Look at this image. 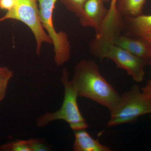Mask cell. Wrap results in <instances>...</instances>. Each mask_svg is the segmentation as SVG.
I'll use <instances>...</instances> for the list:
<instances>
[{
    "label": "cell",
    "instance_id": "cell-10",
    "mask_svg": "<svg viewBox=\"0 0 151 151\" xmlns=\"http://www.w3.org/2000/svg\"><path fill=\"white\" fill-rule=\"evenodd\" d=\"M75 151H111L108 146L102 145L99 140L92 137L85 130L75 132L73 144Z\"/></svg>",
    "mask_w": 151,
    "mask_h": 151
},
{
    "label": "cell",
    "instance_id": "cell-20",
    "mask_svg": "<svg viewBox=\"0 0 151 151\" xmlns=\"http://www.w3.org/2000/svg\"><path fill=\"white\" fill-rule=\"evenodd\" d=\"M142 37L144 38L145 39L148 41L151 44V31L142 36Z\"/></svg>",
    "mask_w": 151,
    "mask_h": 151
},
{
    "label": "cell",
    "instance_id": "cell-5",
    "mask_svg": "<svg viewBox=\"0 0 151 151\" xmlns=\"http://www.w3.org/2000/svg\"><path fill=\"white\" fill-rule=\"evenodd\" d=\"M37 2V0H17L14 7L0 18V22L12 19L27 25L35 36L37 53L39 55L42 45L44 43L52 44V41L42 24Z\"/></svg>",
    "mask_w": 151,
    "mask_h": 151
},
{
    "label": "cell",
    "instance_id": "cell-14",
    "mask_svg": "<svg viewBox=\"0 0 151 151\" xmlns=\"http://www.w3.org/2000/svg\"><path fill=\"white\" fill-rule=\"evenodd\" d=\"M66 8L79 17L87 0H61Z\"/></svg>",
    "mask_w": 151,
    "mask_h": 151
},
{
    "label": "cell",
    "instance_id": "cell-16",
    "mask_svg": "<svg viewBox=\"0 0 151 151\" xmlns=\"http://www.w3.org/2000/svg\"><path fill=\"white\" fill-rule=\"evenodd\" d=\"M32 151H48L50 148L43 140L40 139H31Z\"/></svg>",
    "mask_w": 151,
    "mask_h": 151
},
{
    "label": "cell",
    "instance_id": "cell-11",
    "mask_svg": "<svg viewBox=\"0 0 151 151\" xmlns=\"http://www.w3.org/2000/svg\"><path fill=\"white\" fill-rule=\"evenodd\" d=\"M117 0H111V5L103 26L102 32L106 35H112L119 32L123 28V18L117 12Z\"/></svg>",
    "mask_w": 151,
    "mask_h": 151
},
{
    "label": "cell",
    "instance_id": "cell-18",
    "mask_svg": "<svg viewBox=\"0 0 151 151\" xmlns=\"http://www.w3.org/2000/svg\"><path fill=\"white\" fill-rule=\"evenodd\" d=\"M149 65H150L151 67V61L149 63ZM141 89L142 92L151 96V78L148 81L145 86Z\"/></svg>",
    "mask_w": 151,
    "mask_h": 151
},
{
    "label": "cell",
    "instance_id": "cell-6",
    "mask_svg": "<svg viewBox=\"0 0 151 151\" xmlns=\"http://www.w3.org/2000/svg\"><path fill=\"white\" fill-rule=\"evenodd\" d=\"M42 26L47 31L54 45L55 62L58 66L67 62L70 57V43L65 32H57L52 22V14L58 0H37Z\"/></svg>",
    "mask_w": 151,
    "mask_h": 151
},
{
    "label": "cell",
    "instance_id": "cell-23",
    "mask_svg": "<svg viewBox=\"0 0 151 151\" xmlns=\"http://www.w3.org/2000/svg\"><path fill=\"white\" fill-rule=\"evenodd\" d=\"M0 1H1V0H0Z\"/></svg>",
    "mask_w": 151,
    "mask_h": 151
},
{
    "label": "cell",
    "instance_id": "cell-22",
    "mask_svg": "<svg viewBox=\"0 0 151 151\" xmlns=\"http://www.w3.org/2000/svg\"><path fill=\"white\" fill-rule=\"evenodd\" d=\"M16 1H17V0H16Z\"/></svg>",
    "mask_w": 151,
    "mask_h": 151
},
{
    "label": "cell",
    "instance_id": "cell-4",
    "mask_svg": "<svg viewBox=\"0 0 151 151\" xmlns=\"http://www.w3.org/2000/svg\"><path fill=\"white\" fill-rule=\"evenodd\" d=\"M61 82L64 87V96L61 107L56 112H46L36 119L37 127H43L56 120H63L74 132L86 130L89 125L78 108V94L68 78L66 69H63Z\"/></svg>",
    "mask_w": 151,
    "mask_h": 151
},
{
    "label": "cell",
    "instance_id": "cell-19",
    "mask_svg": "<svg viewBox=\"0 0 151 151\" xmlns=\"http://www.w3.org/2000/svg\"><path fill=\"white\" fill-rule=\"evenodd\" d=\"M11 71L12 70H10L8 68L5 66H0V75L8 73Z\"/></svg>",
    "mask_w": 151,
    "mask_h": 151
},
{
    "label": "cell",
    "instance_id": "cell-8",
    "mask_svg": "<svg viewBox=\"0 0 151 151\" xmlns=\"http://www.w3.org/2000/svg\"><path fill=\"white\" fill-rule=\"evenodd\" d=\"M111 42L135 56L151 61V44L142 37L120 34L114 38Z\"/></svg>",
    "mask_w": 151,
    "mask_h": 151
},
{
    "label": "cell",
    "instance_id": "cell-12",
    "mask_svg": "<svg viewBox=\"0 0 151 151\" xmlns=\"http://www.w3.org/2000/svg\"><path fill=\"white\" fill-rule=\"evenodd\" d=\"M147 0H117V12L122 18L134 17L143 14Z\"/></svg>",
    "mask_w": 151,
    "mask_h": 151
},
{
    "label": "cell",
    "instance_id": "cell-13",
    "mask_svg": "<svg viewBox=\"0 0 151 151\" xmlns=\"http://www.w3.org/2000/svg\"><path fill=\"white\" fill-rule=\"evenodd\" d=\"M0 151H32L31 140H19L0 145Z\"/></svg>",
    "mask_w": 151,
    "mask_h": 151
},
{
    "label": "cell",
    "instance_id": "cell-17",
    "mask_svg": "<svg viewBox=\"0 0 151 151\" xmlns=\"http://www.w3.org/2000/svg\"><path fill=\"white\" fill-rule=\"evenodd\" d=\"M16 1V0H1L0 9L10 10L14 7Z\"/></svg>",
    "mask_w": 151,
    "mask_h": 151
},
{
    "label": "cell",
    "instance_id": "cell-9",
    "mask_svg": "<svg viewBox=\"0 0 151 151\" xmlns=\"http://www.w3.org/2000/svg\"><path fill=\"white\" fill-rule=\"evenodd\" d=\"M123 31L127 35L142 37L151 31V14L123 18Z\"/></svg>",
    "mask_w": 151,
    "mask_h": 151
},
{
    "label": "cell",
    "instance_id": "cell-1",
    "mask_svg": "<svg viewBox=\"0 0 151 151\" xmlns=\"http://www.w3.org/2000/svg\"><path fill=\"white\" fill-rule=\"evenodd\" d=\"M78 97L93 100L111 110L120 94L100 74L99 67L93 60H83L75 67L70 80Z\"/></svg>",
    "mask_w": 151,
    "mask_h": 151
},
{
    "label": "cell",
    "instance_id": "cell-7",
    "mask_svg": "<svg viewBox=\"0 0 151 151\" xmlns=\"http://www.w3.org/2000/svg\"><path fill=\"white\" fill-rule=\"evenodd\" d=\"M103 0H87L79 17L81 24L93 28L98 35L108 13Z\"/></svg>",
    "mask_w": 151,
    "mask_h": 151
},
{
    "label": "cell",
    "instance_id": "cell-21",
    "mask_svg": "<svg viewBox=\"0 0 151 151\" xmlns=\"http://www.w3.org/2000/svg\"><path fill=\"white\" fill-rule=\"evenodd\" d=\"M103 1L104 2H110L111 0H103Z\"/></svg>",
    "mask_w": 151,
    "mask_h": 151
},
{
    "label": "cell",
    "instance_id": "cell-15",
    "mask_svg": "<svg viewBox=\"0 0 151 151\" xmlns=\"http://www.w3.org/2000/svg\"><path fill=\"white\" fill-rule=\"evenodd\" d=\"M13 76L12 71L0 75V102L6 97L9 82Z\"/></svg>",
    "mask_w": 151,
    "mask_h": 151
},
{
    "label": "cell",
    "instance_id": "cell-2",
    "mask_svg": "<svg viewBox=\"0 0 151 151\" xmlns=\"http://www.w3.org/2000/svg\"><path fill=\"white\" fill-rule=\"evenodd\" d=\"M90 52L100 59L108 58L113 60L116 66L124 69L133 80L140 83L145 75V68L150 61L135 56L111 42L94 38L89 44Z\"/></svg>",
    "mask_w": 151,
    "mask_h": 151
},
{
    "label": "cell",
    "instance_id": "cell-3",
    "mask_svg": "<svg viewBox=\"0 0 151 151\" xmlns=\"http://www.w3.org/2000/svg\"><path fill=\"white\" fill-rule=\"evenodd\" d=\"M110 112L108 127L134 123L140 116L151 114V96L142 92L136 84L120 95Z\"/></svg>",
    "mask_w": 151,
    "mask_h": 151
}]
</instances>
